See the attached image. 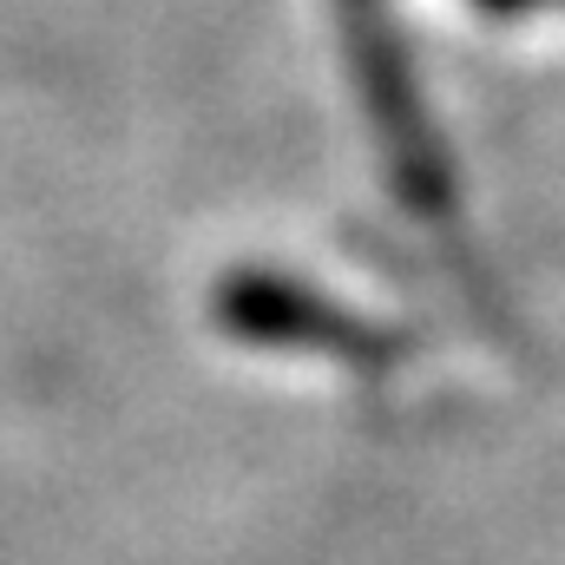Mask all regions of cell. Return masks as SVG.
Returning <instances> with one entry per match:
<instances>
[{
	"label": "cell",
	"mask_w": 565,
	"mask_h": 565,
	"mask_svg": "<svg viewBox=\"0 0 565 565\" xmlns=\"http://www.w3.org/2000/svg\"><path fill=\"white\" fill-rule=\"evenodd\" d=\"M217 322L244 342H270V349H322V355H355V362H388L395 342L382 329H369L362 316L335 309L329 296L302 289L289 277L244 270L217 289Z\"/></svg>",
	"instance_id": "1"
},
{
	"label": "cell",
	"mask_w": 565,
	"mask_h": 565,
	"mask_svg": "<svg viewBox=\"0 0 565 565\" xmlns=\"http://www.w3.org/2000/svg\"><path fill=\"white\" fill-rule=\"evenodd\" d=\"M369 99H375L382 132H388V151H395L402 184H408L422 204H440V198H447V164H440V151L427 139L415 86H408V66L395 60V46H375V53H369Z\"/></svg>",
	"instance_id": "2"
},
{
	"label": "cell",
	"mask_w": 565,
	"mask_h": 565,
	"mask_svg": "<svg viewBox=\"0 0 565 565\" xmlns=\"http://www.w3.org/2000/svg\"><path fill=\"white\" fill-rule=\"evenodd\" d=\"M487 13H507V7H533V0H480Z\"/></svg>",
	"instance_id": "3"
}]
</instances>
